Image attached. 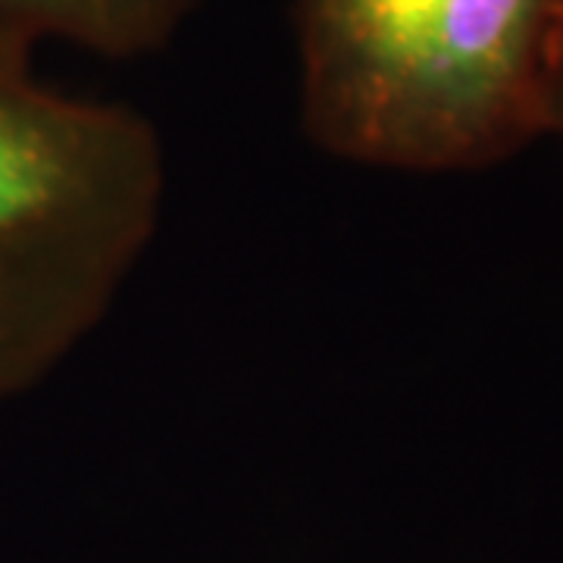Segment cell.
Masks as SVG:
<instances>
[{
  "label": "cell",
  "instance_id": "obj_1",
  "mask_svg": "<svg viewBox=\"0 0 563 563\" xmlns=\"http://www.w3.org/2000/svg\"><path fill=\"white\" fill-rule=\"evenodd\" d=\"M563 0H295L307 139L339 161L461 173L551 132Z\"/></svg>",
  "mask_w": 563,
  "mask_h": 563
},
{
  "label": "cell",
  "instance_id": "obj_2",
  "mask_svg": "<svg viewBox=\"0 0 563 563\" xmlns=\"http://www.w3.org/2000/svg\"><path fill=\"white\" fill-rule=\"evenodd\" d=\"M163 198L154 122L51 88L35 47L0 35V401L101 325L157 235Z\"/></svg>",
  "mask_w": 563,
  "mask_h": 563
},
{
  "label": "cell",
  "instance_id": "obj_3",
  "mask_svg": "<svg viewBox=\"0 0 563 563\" xmlns=\"http://www.w3.org/2000/svg\"><path fill=\"white\" fill-rule=\"evenodd\" d=\"M201 0H0V35L35 47L66 41L101 57L161 51Z\"/></svg>",
  "mask_w": 563,
  "mask_h": 563
},
{
  "label": "cell",
  "instance_id": "obj_4",
  "mask_svg": "<svg viewBox=\"0 0 563 563\" xmlns=\"http://www.w3.org/2000/svg\"><path fill=\"white\" fill-rule=\"evenodd\" d=\"M551 132L563 135V22L558 41V66H554V98H551Z\"/></svg>",
  "mask_w": 563,
  "mask_h": 563
}]
</instances>
